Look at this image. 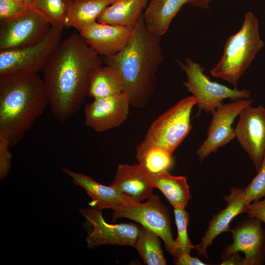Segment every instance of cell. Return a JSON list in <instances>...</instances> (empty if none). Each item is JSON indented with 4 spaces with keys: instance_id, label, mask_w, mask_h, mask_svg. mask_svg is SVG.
Segmentation results:
<instances>
[{
    "instance_id": "obj_1",
    "label": "cell",
    "mask_w": 265,
    "mask_h": 265,
    "mask_svg": "<svg viewBox=\"0 0 265 265\" xmlns=\"http://www.w3.org/2000/svg\"><path fill=\"white\" fill-rule=\"evenodd\" d=\"M80 34L61 41L43 70L49 106L54 116L65 122L81 107L90 84L103 66V58Z\"/></svg>"
},
{
    "instance_id": "obj_2",
    "label": "cell",
    "mask_w": 265,
    "mask_h": 265,
    "mask_svg": "<svg viewBox=\"0 0 265 265\" xmlns=\"http://www.w3.org/2000/svg\"><path fill=\"white\" fill-rule=\"evenodd\" d=\"M161 38L147 28L142 14L126 46L114 55L102 57L106 65L120 72L123 92L129 96L134 108L145 106L155 90L156 74L163 59Z\"/></svg>"
},
{
    "instance_id": "obj_3",
    "label": "cell",
    "mask_w": 265,
    "mask_h": 265,
    "mask_svg": "<svg viewBox=\"0 0 265 265\" xmlns=\"http://www.w3.org/2000/svg\"><path fill=\"white\" fill-rule=\"evenodd\" d=\"M49 105L38 73L16 72L0 76V136L10 147L18 144Z\"/></svg>"
},
{
    "instance_id": "obj_4",
    "label": "cell",
    "mask_w": 265,
    "mask_h": 265,
    "mask_svg": "<svg viewBox=\"0 0 265 265\" xmlns=\"http://www.w3.org/2000/svg\"><path fill=\"white\" fill-rule=\"evenodd\" d=\"M264 46L258 20L252 12L247 11L240 29L227 40L223 54L210 71L211 74L237 88L239 79Z\"/></svg>"
},
{
    "instance_id": "obj_5",
    "label": "cell",
    "mask_w": 265,
    "mask_h": 265,
    "mask_svg": "<svg viewBox=\"0 0 265 265\" xmlns=\"http://www.w3.org/2000/svg\"><path fill=\"white\" fill-rule=\"evenodd\" d=\"M196 104L192 96L179 101L152 123L138 145L157 146L172 154L192 129L190 115Z\"/></svg>"
},
{
    "instance_id": "obj_6",
    "label": "cell",
    "mask_w": 265,
    "mask_h": 265,
    "mask_svg": "<svg viewBox=\"0 0 265 265\" xmlns=\"http://www.w3.org/2000/svg\"><path fill=\"white\" fill-rule=\"evenodd\" d=\"M178 63L187 77L184 85L196 101L197 115L202 111L213 114L225 99L234 101L249 99L251 96V91L248 89L231 88L211 80L204 74V69L200 64L190 58L186 59L185 63L178 61Z\"/></svg>"
},
{
    "instance_id": "obj_7",
    "label": "cell",
    "mask_w": 265,
    "mask_h": 265,
    "mask_svg": "<svg viewBox=\"0 0 265 265\" xmlns=\"http://www.w3.org/2000/svg\"><path fill=\"white\" fill-rule=\"evenodd\" d=\"M63 28L52 26L39 42L25 48L0 51V76L12 72L38 73L61 41Z\"/></svg>"
},
{
    "instance_id": "obj_8",
    "label": "cell",
    "mask_w": 265,
    "mask_h": 265,
    "mask_svg": "<svg viewBox=\"0 0 265 265\" xmlns=\"http://www.w3.org/2000/svg\"><path fill=\"white\" fill-rule=\"evenodd\" d=\"M112 212L113 221L128 218L155 232L163 241L167 251L174 255L176 247L169 211L157 195L154 194L144 203L120 207Z\"/></svg>"
},
{
    "instance_id": "obj_9",
    "label": "cell",
    "mask_w": 265,
    "mask_h": 265,
    "mask_svg": "<svg viewBox=\"0 0 265 265\" xmlns=\"http://www.w3.org/2000/svg\"><path fill=\"white\" fill-rule=\"evenodd\" d=\"M52 25L41 12L31 8L24 15L0 24V51L34 45L48 34Z\"/></svg>"
},
{
    "instance_id": "obj_10",
    "label": "cell",
    "mask_w": 265,
    "mask_h": 265,
    "mask_svg": "<svg viewBox=\"0 0 265 265\" xmlns=\"http://www.w3.org/2000/svg\"><path fill=\"white\" fill-rule=\"evenodd\" d=\"M252 102L250 98L238 99L222 103L216 108L208 127L207 138L196 151L199 162L236 137L233 124L243 109Z\"/></svg>"
},
{
    "instance_id": "obj_11",
    "label": "cell",
    "mask_w": 265,
    "mask_h": 265,
    "mask_svg": "<svg viewBox=\"0 0 265 265\" xmlns=\"http://www.w3.org/2000/svg\"><path fill=\"white\" fill-rule=\"evenodd\" d=\"M103 210L91 207L80 209V214L93 226V230L86 238L89 249L103 245L134 246L142 226L132 223L109 224L102 214Z\"/></svg>"
},
{
    "instance_id": "obj_12",
    "label": "cell",
    "mask_w": 265,
    "mask_h": 265,
    "mask_svg": "<svg viewBox=\"0 0 265 265\" xmlns=\"http://www.w3.org/2000/svg\"><path fill=\"white\" fill-rule=\"evenodd\" d=\"M255 217L238 224L230 231L233 242L227 244L221 254L222 261L239 252L245 255L243 265H263L265 262V229Z\"/></svg>"
},
{
    "instance_id": "obj_13",
    "label": "cell",
    "mask_w": 265,
    "mask_h": 265,
    "mask_svg": "<svg viewBox=\"0 0 265 265\" xmlns=\"http://www.w3.org/2000/svg\"><path fill=\"white\" fill-rule=\"evenodd\" d=\"M238 116L236 137L258 171L265 152V107L250 105Z\"/></svg>"
},
{
    "instance_id": "obj_14",
    "label": "cell",
    "mask_w": 265,
    "mask_h": 265,
    "mask_svg": "<svg viewBox=\"0 0 265 265\" xmlns=\"http://www.w3.org/2000/svg\"><path fill=\"white\" fill-rule=\"evenodd\" d=\"M131 106L125 92L94 99L84 109L85 124L97 132H103L121 126L127 119Z\"/></svg>"
},
{
    "instance_id": "obj_15",
    "label": "cell",
    "mask_w": 265,
    "mask_h": 265,
    "mask_svg": "<svg viewBox=\"0 0 265 265\" xmlns=\"http://www.w3.org/2000/svg\"><path fill=\"white\" fill-rule=\"evenodd\" d=\"M226 202L225 208L213 214L201 241L195 245L199 255L208 258L207 249L212 245L213 240L222 233L230 231L229 225L238 215L246 213L250 204L244 198V189L232 187L230 193L223 197Z\"/></svg>"
},
{
    "instance_id": "obj_16",
    "label": "cell",
    "mask_w": 265,
    "mask_h": 265,
    "mask_svg": "<svg viewBox=\"0 0 265 265\" xmlns=\"http://www.w3.org/2000/svg\"><path fill=\"white\" fill-rule=\"evenodd\" d=\"M134 26H123L96 22L80 30L79 34L102 57L114 55L128 44Z\"/></svg>"
},
{
    "instance_id": "obj_17",
    "label": "cell",
    "mask_w": 265,
    "mask_h": 265,
    "mask_svg": "<svg viewBox=\"0 0 265 265\" xmlns=\"http://www.w3.org/2000/svg\"><path fill=\"white\" fill-rule=\"evenodd\" d=\"M62 170L72 179L74 184L83 188L91 197L92 201L89 205L91 207L114 210L123 206L136 204L111 185L105 186L89 176L75 172L66 168H62Z\"/></svg>"
},
{
    "instance_id": "obj_18",
    "label": "cell",
    "mask_w": 265,
    "mask_h": 265,
    "mask_svg": "<svg viewBox=\"0 0 265 265\" xmlns=\"http://www.w3.org/2000/svg\"><path fill=\"white\" fill-rule=\"evenodd\" d=\"M110 185L135 203H141L154 194V187L148 179V173L139 163L119 164Z\"/></svg>"
},
{
    "instance_id": "obj_19",
    "label": "cell",
    "mask_w": 265,
    "mask_h": 265,
    "mask_svg": "<svg viewBox=\"0 0 265 265\" xmlns=\"http://www.w3.org/2000/svg\"><path fill=\"white\" fill-rule=\"evenodd\" d=\"M186 3V0H151L143 14L146 27L154 34L161 37Z\"/></svg>"
},
{
    "instance_id": "obj_20",
    "label": "cell",
    "mask_w": 265,
    "mask_h": 265,
    "mask_svg": "<svg viewBox=\"0 0 265 265\" xmlns=\"http://www.w3.org/2000/svg\"><path fill=\"white\" fill-rule=\"evenodd\" d=\"M152 186L159 189L175 208H185L191 198L186 178L173 176L168 171L157 174H148Z\"/></svg>"
},
{
    "instance_id": "obj_21",
    "label": "cell",
    "mask_w": 265,
    "mask_h": 265,
    "mask_svg": "<svg viewBox=\"0 0 265 265\" xmlns=\"http://www.w3.org/2000/svg\"><path fill=\"white\" fill-rule=\"evenodd\" d=\"M118 0H71L65 27H74L79 31L97 22L98 18L109 5Z\"/></svg>"
},
{
    "instance_id": "obj_22",
    "label": "cell",
    "mask_w": 265,
    "mask_h": 265,
    "mask_svg": "<svg viewBox=\"0 0 265 265\" xmlns=\"http://www.w3.org/2000/svg\"><path fill=\"white\" fill-rule=\"evenodd\" d=\"M147 0H118L106 8L97 22L105 24L133 27L142 14Z\"/></svg>"
},
{
    "instance_id": "obj_23",
    "label": "cell",
    "mask_w": 265,
    "mask_h": 265,
    "mask_svg": "<svg viewBox=\"0 0 265 265\" xmlns=\"http://www.w3.org/2000/svg\"><path fill=\"white\" fill-rule=\"evenodd\" d=\"M124 83L120 72L114 67L105 65L93 78L88 96L94 99L116 95L123 92Z\"/></svg>"
},
{
    "instance_id": "obj_24",
    "label": "cell",
    "mask_w": 265,
    "mask_h": 265,
    "mask_svg": "<svg viewBox=\"0 0 265 265\" xmlns=\"http://www.w3.org/2000/svg\"><path fill=\"white\" fill-rule=\"evenodd\" d=\"M136 157L148 174H157L170 169L174 160L172 154L157 146L137 145Z\"/></svg>"
},
{
    "instance_id": "obj_25",
    "label": "cell",
    "mask_w": 265,
    "mask_h": 265,
    "mask_svg": "<svg viewBox=\"0 0 265 265\" xmlns=\"http://www.w3.org/2000/svg\"><path fill=\"white\" fill-rule=\"evenodd\" d=\"M159 237L152 230L142 227L133 247L137 251L143 263L147 265H165Z\"/></svg>"
},
{
    "instance_id": "obj_26",
    "label": "cell",
    "mask_w": 265,
    "mask_h": 265,
    "mask_svg": "<svg viewBox=\"0 0 265 265\" xmlns=\"http://www.w3.org/2000/svg\"><path fill=\"white\" fill-rule=\"evenodd\" d=\"M71 2L65 0H36L31 8L44 14L52 26L63 28Z\"/></svg>"
},
{
    "instance_id": "obj_27",
    "label": "cell",
    "mask_w": 265,
    "mask_h": 265,
    "mask_svg": "<svg viewBox=\"0 0 265 265\" xmlns=\"http://www.w3.org/2000/svg\"><path fill=\"white\" fill-rule=\"evenodd\" d=\"M175 220L177 228V237L175 240V253L174 257L181 253H190L195 248L190 241L187 232L189 215L185 208H174Z\"/></svg>"
},
{
    "instance_id": "obj_28",
    "label": "cell",
    "mask_w": 265,
    "mask_h": 265,
    "mask_svg": "<svg viewBox=\"0 0 265 265\" xmlns=\"http://www.w3.org/2000/svg\"><path fill=\"white\" fill-rule=\"evenodd\" d=\"M258 173L244 189V198L249 204L265 197V152Z\"/></svg>"
},
{
    "instance_id": "obj_29",
    "label": "cell",
    "mask_w": 265,
    "mask_h": 265,
    "mask_svg": "<svg viewBox=\"0 0 265 265\" xmlns=\"http://www.w3.org/2000/svg\"><path fill=\"white\" fill-rule=\"evenodd\" d=\"M30 8L19 0H0V23L16 19L25 14Z\"/></svg>"
},
{
    "instance_id": "obj_30",
    "label": "cell",
    "mask_w": 265,
    "mask_h": 265,
    "mask_svg": "<svg viewBox=\"0 0 265 265\" xmlns=\"http://www.w3.org/2000/svg\"><path fill=\"white\" fill-rule=\"evenodd\" d=\"M8 141L0 136V178L2 180L8 174L11 168L12 155Z\"/></svg>"
},
{
    "instance_id": "obj_31",
    "label": "cell",
    "mask_w": 265,
    "mask_h": 265,
    "mask_svg": "<svg viewBox=\"0 0 265 265\" xmlns=\"http://www.w3.org/2000/svg\"><path fill=\"white\" fill-rule=\"evenodd\" d=\"M246 213L248 217L256 218L265 224V197L262 200L251 203Z\"/></svg>"
},
{
    "instance_id": "obj_32",
    "label": "cell",
    "mask_w": 265,
    "mask_h": 265,
    "mask_svg": "<svg viewBox=\"0 0 265 265\" xmlns=\"http://www.w3.org/2000/svg\"><path fill=\"white\" fill-rule=\"evenodd\" d=\"M173 263L176 265H206L197 257H192L190 253H181L174 257Z\"/></svg>"
},
{
    "instance_id": "obj_33",
    "label": "cell",
    "mask_w": 265,
    "mask_h": 265,
    "mask_svg": "<svg viewBox=\"0 0 265 265\" xmlns=\"http://www.w3.org/2000/svg\"><path fill=\"white\" fill-rule=\"evenodd\" d=\"M243 258L238 254V252L234 253L227 259L222 261L221 265H243Z\"/></svg>"
},
{
    "instance_id": "obj_34",
    "label": "cell",
    "mask_w": 265,
    "mask_h": 265,
    "mask_svg": "<svg viewBox=\"0 0 265 265\" xmlns=\"http://www.w3.org/2000/svg\"><path fill=\"white\" fill-rule=\"evenodd\" d=\"M186 3L192 5L195 7H198L205 9H207L209 7V4L207 2L206 0H186Z\"/></svg>"
},
{
    "instance_id": "obj_35",
    "label": "cell",
    "mask_w": 265,
    "mask_h": 265,
    "mask_svg": "<svg viewBox=\"0 0 265 265\" xmlns=\"http://www.w3.org/2000/svg\"><path fill=\"white\" fill-rule=\"evenodd\" d=\"M19 0L24 2L29 7H31L32 6L34 3L35 1H36V0Z\"/></svg>"
},
{
    "instance_id": "obj_36",
    "label": "cell",
    "mask_w": 265,
    "mask_h": 265,
    "mask_svg": "<svg viewBox=\"0 0 265 265\" xmlns=\"http://www.w3.org/2000/svg\"><path fill=\"white\" fill-rule=\"evenodd\" d=\"M212 0H206L207 2V3H208V4H209L210 3V2H211V1H212Z\"/></svg>"
},
{
    "instance_id": "obj_37",
    "label": "cell",
    "mask_w": 265,
    "mask_h": 265,
    "mask_svg": "<svg viewBox=\"0 0 265 265\" xmlns=\"http://www.w3.org/2000/svg\"><path fill=\"white\" fill-rule=\"evenodd\" d=\"M70 0V1H71V0Z\"/></svg>"
},
{
    "instance_id": "obj_38",
    "label": "cell",
    "mask_w": 265,
    "mask_h": 265,
    "mask_svg": "<svg viewBox=\"0 0 265 265\" xmlns=\"http://www.w3.org/2000/svg\"></svg>"
}]
</instances>
